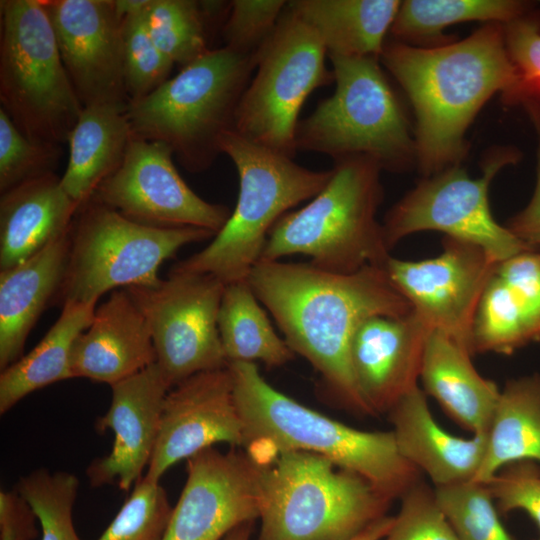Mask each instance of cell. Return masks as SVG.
Instances as JSON below:
<instances>
[{
  "label": "cell",
  "mask_w": 540,
  "mask_h": 540,
  "mask_svg": "<svg viewBox=\"0 0 540 540\" xmlns=\"http://www.w3.org/2000/svg\"><path fill=\"white\" fill-rule=\"evenodd\" d=\"M379 171L374 161L363 157L337 161L325 187L276 222L260 261L299 254L310 257L313 266L338 274L369 265L384 267L390 250L376 218L383 198Z\"/></svg>",
  "instance_id": "cell-6"
},
{
  "label": "cell",
  "mask_w": 540,
  "mask_h": 540,
  "mask_svg": "<svg viewBox=\"0 0 540 540\" xmlns=\"http://www.w3.org/2000/svg\"><path fill=\"white\" fill-rule=\"evenodd\" d=\"M253 522L241 524L230 531L223 540H250Z\"/></svg>",
  "instance_id": "cell-47"
},
{
  "label": "cell",
  "mask_w": 540,
  "mask_h": 540,
  "mask_svg": "<svg viewBox=\"0 0 540 540\" xmlns=\"http://www.w3.org/2000/svg\"><path fill=\"white\" fill-rule=\"evenodd\" d=\"M173 157L163 143L132 134L120 164L92 197L144 225L195 227L216 235L232 211L198 196L178 173Z\"/></svg>",
  "instance_id": "cell-14"
},
{
  "label": "cell",
  "mask_w": 540,
  "mask_h": 540,
  "mask_svg": "<svg viewBox=\"0 0 540 540\" xmlns=\"http://www.w3.org/2000/svg\"><path fill=\"white\" fill-rule=\"evenodd\" d=\"M149 327L156 363L169 385L228 366L218 330L225 284L208 274L173 273L151 286L124 288Z\"/></svg>",
  "instance_id": "cell-12"
},
{
  "label": "cell",
  "mask_w": 540,
  "mask_h": 540,
  "mask_svg": "<svg viewBox=\"0 0 540 540\" xmlns=\"http://www.w3.org/2000/svg\"><path fill=\"white\" fill-rule=\"evenodd\" d=\"M248 281L287 344L319 373L328 393L349 410L372 415L351 365L353 336L370 317L413 311L385 268L369 265L338 274L310 262L259 261Z\"/></svg>",
  "instance_id": "cell-1"
},
{
  "label": "cell",
  "mask_w": 540,
  "mask_h": 540,
  "mask_svg": "<svg viewBox=\"0 0 540 540\" xmlns=\"http://www.w3.org/2000/svg\"><path fill=\"white\" fill-rule=\"evenodd\" d=\"M0 102L26 137L55 145L67 142L83 110L44 0L0 2Z\"/></svg>",
  "instance_id": "cell-8"
},
{
  "label": "cell",
  "mask_w": 540,
  "mask_h": 540,
  "mask_svg": "<svg viewBox=\"0 0 540 540\" xmlns=\"http://www.w3.org/2000/svg\"><path fill=\"white\" fill-rule=\"evenodd\" d=\"M431 329L412 311L365 320L351 342V365L372 415L389 412L418 387L425 342Z\"/></svg>",
  "instance_id": "cell-20"
},
{
  "label": "cell",
  "mask_w": 540,
  "mask_h": 540,
  "mask_svg": "<svg viewBox=\"0 0 540 540\" xmlns=\"http://www.w3.org/2000/svg\"><path fill=\"white\" fill-rule=\"evenodd\" d=\"M316 32L288 6L258 53L256 73L237 109L234 131L293 158L299 112L313 90L334 80Z\"/></svg>",
  "instance_id": "cell-11"
},
{
  "label": "cell",
  "mask_w": 540,
  "mask_h": 540,
  "mask_svg": "<svg viewBox=\"0 0 540 540\" xmlns=\"http://www.w3.org/2000/svg\"><path fill=\"white\" fill-rule=\"evenodd\" d=\"M147 322L126 289H117L95 309L90 325L75 342L73 378L110 386L156 363Z\"/></svg>",
  "instance_id": "cell-21"
},
{
  "label": "cell",
  "mask_w": 540,
  "mask_h": 540,
  "mask_svg": "<svg viewBox=\"0 0 540 540\" xmlns=\"http://www.w3.org/2000/svg\"><path fill=\"white\" fill-rule=\"evenodd\" d=\"M523 5L505 0H409L400 4L392 32L402 39L432 38L451 24L474 20L511 22Z\"/></svg>",
  "instance_id": "cell-31"
},
{
  "label": "cell",
  "mask_w": 540,
  "mask_h": 540,
  "mask_svg": "<svg viewBox=\"0 0 540 540\" xmlns=\"http://www.w3.org/2000/svg\"><path fill=\"white\" fill-rule=\"evenodd\" d=\"M205 15L202 4L191 0H150L145 10L146 24L155 44L181 68L210 50Z\"/></svg>",
  "instance_id": "cell-32"
},
{
  "label": "cell",
  "mask_w": 540,
  "mask_h": 540,
  "mask_svg": "<svg viewBox=\"0 0 540 540\" xmlns=\"http://www.w3.org/2000/svg\"><path fill=\"white\" fill-rule=\"evenodd\" d=\"M472 355L447 335L431 330L425 342L420 381L425 394L472 435H487L500 390L475 369Z\"/></svg>",
  "instance_id": "cell-25"
},
{
  "label": "cell",
  "mask_w": 540,
  "mask_h": 540,
  "mask_svg": "<svg viewBox=\"0 0 540 540\" xmlns=\"http://www.w3.org/2000/svg\"><path fill=\"white\" fill-rule=\"evenodd\" d=\"M244 424L246 453L257 463L281 451L324 456L370 482L389 500L401 498L421 472L399 452L390 431H364L331 419L272 387L256 363L228 364Z\"/></svg>",
  "instance_id": "cell-3"
},
{
  "label": "cell",
  "mask_w": 540,
  "mask_h": 540,
  "mask_svg": "<svg viewBox=\"0 0 540 540\" xmlns=\"http://www.w3.org/2000/svg\"><path fill=\"white\" fill-rule=\"evenodd\" d=\"M214 236L195 227L144 225L91 197L73 220L66 270L54 301L97 302L120 287L154 285L165 260L187 244Z\"/></svg>",
  "instance_id": "cell-9"
},
{
  "label": "cell",
  "mask_w": 540,
  "mask_h": 540,
  "mask_svg": "<svg viewBox=\"0 0 540 540\" xmlns=\"http://www.w3.org/2000/svg\"><path fill=\"white\" fill-rule=\"evenodd\" d=\"M257 464V540H350L386 516L392 502L360 475L315 453L281 451Z\"/></svg>",
  "instance_id": "cell-5"
},
{
  "label": "cell",
  "mask_w": 540,
  "mask_h": 540,
  "mask_svg": "<svg viewBox=\"0 0 540 540\" xmlns=\"http://www.w3.org/2000/svg\"><path fill=\"white\" fill-rule=\"evenodd\" d=\"M399 512L381 540H457L434 488L420 480L401 498Z\"/></svg>",
  "instance_id": "cell-39"
},
{
  "label": "cell",
  "mask_w": 540,
  "mask_h": 540,
  "mask_svg": "<svg viewBox=\"0 0 540 540\" xmlns=\"http://www.w3.org/2000/svg\"><path fill=\"white\" fill-rule=\"evenodd\" d=\"M536 186L529 204L507 223V228L525 244L540 248V149L537 160Z\"/></svg>",
  "instance_id": "cell-45"
},
{
  "label": "cell",
  "mask_w": 540,
  "mask_h": 540,
  "mask_svg": "<svg viewBox=\"0 0 540 540\" xmlns=\"http://www.w3.org/2000/svg\"><path fill=\"white\" fill-rule=\"evenodd\" d=\"M540 463V375L509 380L500 390L483 461L473 480L489 483L506 466Z\"/></svg>",
  "instance_id": "cell-29"
},
{
  "label": "cell",
  "mask_w": 540,
  "mask_h": 540,
  "mask_svg": "<svg viewBox=\"0 0 540 540\" xmlns=\"http://www.w3.org/2000/svg\"><path fill=\"white\" fill-rule=\"evenodd\" d=\"M70 230L24 262L0 270L1 370L23 356L32 328L58 294L68 260Z\"/></svg>",
  "instance_id": "cell-23"
},
{
  "label": "cell",
  "mask_w": 540,
  "mask_h": 540,
  "mask_svg": "<svg viewBox=\"0 0 540 540\" xmlns=\"http://www.w3.org/2000/svg\"><path fill=\"white\" fill-rule=\"evenodd\" d=\"M97 302L67 301L41 341L27 354L1 370L0 414L30 393L73 378L71 360L76 340L90 325Z\"/></svg>",
  "instance_id": "cell-28"
},
{
  "label": "cell",
  "mask_w": 540,
  "mask_h": 540,
  "mask_svg": "<svg viewBox=\"0 0 540 540\" xmlns=\"http://www.w3.org/2000/svg\"><path fill=\"white\" fill-rule=\"evenodd\" d=\"M220 148L238 172L236 206L210 244L170 272L208 274L226 285L248 279L276 222L294 206L314 198L330 180L332 169H307L235 131L223 136Z\"/></svg>",
  "instance_id": "cell-7"
},
{
  "label": "cell",
  "mask_w": 540,
  "mask_h": 540,
  "mask_svg": "<svg viewBox=\"0 0 540 540\" xmlns=\"http://www.w3.org/2000/svg\"><path fill=\"white\" fill-rule=\"evenodd\" d=\"M284 0H234L223 28L226 47L258 56L286 8Z\"/></svg>",
  "instance_id": "cell-40"
},
{
  "label": "cell",
  "mask_w": 540,
  "mask_h": 540,
  "mask_svg": "<svg viewBox=\"0 0 540 540\" xmlns=\"http://www.w3.org/2000/svg\"><path fill=\"white\" fill-rule=\"evenodd\" d=\"M61 59L83 107L126 109L122 19L112 0H44Z\"/></svg>",
  "instance_id": "cell-17"
},
{
  "label": "cell",
  "mask_w": 540,
  "mask_h": 540,
  "mask_svg": "<svg viewBox=\"0 0 540 540\" xmlns=\"http://www.w3.org/2000/svg\"><path fill=\"white\" fill-rule=\"evenodd\" d=\"M434 492L457 540H513L486 483L472 479L434 487Z\"/></svg>",
  "instance_id": "cell-35"
},
{
  "label": "cell",
  "mask_w": 540,
  "mask_h": 540,
  "mask_svg": "<svg viewBox=\"0 0 540 540\" xmlns=\"http://www.w3.org/2000/svg\"><path fill=\"white\" fill-rule=\"evenodd\" d=\"M496 262L480 247L450 237L434 258L410 261L390 256L384 268L413 312L472 356V324Z\"/></svg>",
  "instance_id": "cell-15"
},
{
  "label": "cell",
  "mask_w": 540,
  "mask_h": 540,
  "mask_svg": "<svg viewBox=\"0 0 540 540\" xmlns=\"http://www.w3.org/2000/svg\"><path fill=\"white\" fill-rule=\"evenodd\" d=\"M394 517L384 516L350 540H381L390 530Z\"/></svg>",
  "instance_id": "cell-46"
},
{
  "label": "cell",
  "mask_w": 540,
  "mask_h": 540,
  "mask_svg": "<svg viewBox=\"0 0 540 540\" xmlns=\"http://www.w3.org/2000/svg\"><path fill=\"white\" fill-rule=\"evenodd\" d=\"M79 479L67 471L37 469L19 478L15 490L32 508L41 540H81L73 524Z\"/></svg>",
  "instance_id": "cell-33"
},
{
  "label": "cell",
  "mask_w": 540,
  "mask_h": 540,
  "mask_svg": "<svg viewBox=\"0 0 540 540\" xmlns=\"http://www.w3.org/2000/svg\"><path fill=\"white\" fill-rule=\"evenodd\" d=\"M172 508L160 483L143 475L97 540H163Z\"/></svg>",
  "instance_id": "cell-37"
},
{
  "label": "cell",
  "mask_w": 540,
  "mask_h": 540,
  "mask_svg": "<svg viewBox=\"0 0 540 540\" xmlns=\"http://www.w3.org/2000/svg\"><path fill=\"white\" fill-rule=\"evenodd\" d=\"M62 150L60 145L26 137L0 108V192L26 181L54 173Z\"/></svg>",
  "instance_id": "cell-38"
},
{
  "label": "cell",
  "mask_w": 540,
  "mask_h": 540,
  "mask_svg": "<svg viewBox=\"0 0 540 540\" xmlns=\"http://www.w3.org/2000/svg\"><path fill=\"white\" fill-rule=\"evenodd\" d=\"M503 281L524 317L532 342L540 341V253L529 250L500 262Z\"/></svg>",
  "instance_id": "cell-41"
},
{
  "label": "cell",
  "mask_w": 540,
  "mask_h": 540,
  "mask_svg": "<svg viewBox=\"0 0 540 540\" xmlns=\"http://www.w3.org/2000/svg\"><path fill=\"white\" fill-rule=\"evenodd\" d=\"M388 413L399 452L435 487L474 479L485 455L487 435L464 438L443 429L419 386Z\"/></svg>",
  "instance_id": "cell-22"
},
{
  "label": "cell",
  "mask_w": 540,
  "mask_h": 540,
  "mask_svg": "<svg viewBox=\"0 0 540 540\" xmlns=\"http://www.w3.org/2000/svg\"><path fill=\"white\" fill-rule=\"evenodd\" d=\"M396 0H294L288 8L318 35L328 55L378 58L397 15Z\"/></svg>",
  "instance_id": "cell-26"
},
{
  "label": "cell",
  "mask_w": 540,
  "mask_h": 540,
  "mask_svg": "<svg viewBox=\"0 0 540 540\" xmlns=\"http://www.w3.org/2000/svg\"><path fill=\"white\" fill-rule=\"evenodd\" d=\"M80 205L50 173L0 197V270L16 266L67 233Z\"/></svg>",
  "instance_id": "cell-24"
},
{
  "label": "cell",
  "mask_w": 540,
  "mask_h": 540,
  "mask_svg": "<svg viewBox=\"0 0 540 540\" xmlns=\"http://www.w3.org/2000/svg\"><path fill=\"white\" fill-rule=\"evenodd\" d=\"M171 386L157 363L111 385L107 412L95 422L99 433L111 430L110 452L86 469L92 487L117 485L129 491L143 476L156 443L163 403Z\"/></svg>",
  "instance_id": "cell-19"
},
{
  "label": "cell",
  "mask_w": 540,
  "mask_h": 540,
  "mask_svg": "<svg viewBox=\"0 0 540 540\" xmlns=\"http://www.w3.org/2000/svg\"><path fill=\"white\" fill-rule=\"evenodd\" d=\"M36 516L15 491H0V540H34L38 535Z\"/></svg>",
  "instance_id": "cell-44"
},
{
  "label": "cell",
  "mask_w": 540,
  "mask_h": 540,
  "mask_svg": "<svg viewBox=\"0 0 540 540\" xmlns=\"http://www.w3.org/2000/svg\"><path fill=\"white\" fill-rule=\"evenodd\" d=\"M218 330L226 360L262 362L268 368L290 362L295 353L274 330L248 279L225 285Z\"/></svg>",
  "instance_id": "cell-30"
},
{
  "label": "cell",
  "mask_w": 540,
  "mask_h": 540,
  "mask_svg": "<svg viewBox=\"0 0 540 540\" xmlns=\"http://www.w3.org/2000/svg\"><path fill=\"white\" fill-rule=\"evenodd\" d=\"M506 48L524 90L540 91V31L534 21L515 19L508 23Z\"/></svg>",
  "instance_id": "cell-43"
},
{
  "label": "cell",
  "mask_w": 540,
  "mask_h": 540,
  "mask_svg": "<svg viewBox=\"0 0 540 540\" xmlns=\"http://www.w3.org/2000/svg\"><path fill=\"white\" fill-rule=\"evenodd\" d=\"M186 461V482L163 540H221L259 518V466L246 451L209 447Z\"/></svg>",
  "instance_id": "cell-16"
},
{
  "label": "cell",
  "mask_w": 540,
  "mask_h": 540,
  "mask_svg": "<svg viewBox=\"0 0 540 540\" xmlns=\"http://www.w3.org/2000/svg\"><path fill=\"white\" fill-rule=\"evenodd\" d=\"M385 67L409 96L417 117V152L426 174L457 161L464 133L497 91H523L501 31L488 25L468 38L435 48L385 45Z\"/></svg>",
  "instance_id": "cell-2"
},
{
  "label": "cell",
  "mask_w": 540,
  "mask_h": 540,
  "mask_svg": "<svg viewBox=\"0 0 540 540\" xmlns=\"http://www.w3.org/2000/svg\"><path fill=\"white\" fill-rule=\"evenodd\" d=\"M526 463L506 466L509 469L498 472L487 485L500 511L522 510L540 530V474Z\"/></svg>",
  "instance_id": "cell-42"
},
{
  "label": "cell",
  "mask_w": 540,
  "mask_h": 540,
  "mask_svg": "<svg viewBox=\"0 0 540 540\" xmlns=\"http://www.w3.org/2000/svg\"><path fill=\"white\" fill-rule=\"evenodd\" d=\"M126 109L110 105L83 107L68 136L69 160L60 180L66 193L80 206L92 197L125 154L132 136Z\"/></svg>",
  "instance_id": "cell-27"
},
{
  "label": "cell",
  "mask_w": 540,
  "mask_h": 540,
  "mask_svg": "<svg viewBox=\"0 0 540 540\" xmlns=\"http://www.w3.org/2000/svg\"><path fill=\"white\" fill-rule=\"evenodd\" d=\"M334 94L298 123L297 150L318 152L335 162L363 157L396 169L412 152L406 119L378 58L329 55Z\"/></svg>",
  "instance_id": "cell-10"
},
{
  "label": "cell",
  "mask_w": 540,
  "mask_h": 540,
  "mask_svg": "<svg viewBox=\"0 0 540 540\" xmlns=\"http://www.w3.org/2000/svg\"><path fill=\"white\" fill-rule=\"evenodd\" d=\"M257 59L226 46L210 49L149 95L129 102L132 134L163 143L191 173L207 170L221 154L223 136L234 131Z\"/></svg>",
  "instance_id": "cell-4"
},
{
  "label": "cell",
  "mask_w": 540,
  "mask_h": 540,
  "mask_svg": "<svg viewBox=\"0 0 540 540\" xmlns=\"http://www.w3.org/2000/svg\"><path fill=\"white\" fill-rule=\"evenodd\" d=\"M514 159L512 152L498 154L487 162L482 177L476 179L453 166L422 181L386 215L382 226L388 249L412 233L433 230L482 248L496 263L535 250L498 224L489 207L492 178Z\"/></svg>",
  "instance_id": "cell-13"
},
{
  "label": "cell",
  "mask_w": 540,
  "mask_h": 540,
  "mask_svg": "<svg viewBox=\"0 0 540 540\" xmlns=\"http://www.w3.org/2000/svg\"><path fill=\"white\" fill-rule=\"evenodd\" d=\"M147 5L122 18L124 74L130 101L155 91L170 78L174 66L151 37L145 19Z\"/></svg>",
  "instance_id": "cell-36"
},
{
  "label": "cell",
  "mask_w": 540,
  "mask_h": 540,
  "mask_svg": "<svg viewBox=\"0 0 540 540\" xmlns=\"http://www.w3.org/2000/svg\"><path fill=\"white\" fill-rule=\"evenodd\" d=\"M217 443L232 447L245 444L244 424L228 366L192 375L169 390L144 476L159 482L178 461Z\"/></svg>",
  "instance_id": "cell-18"
},
{
  "label": "cell",
  "mask_w": 540,
  "mask_h": 540,
  "mask_svg": "<svg viewBox=\"0 0 540 540\" xmlns=\"http://www.w3.org/2000/svg\"><path fill=\"white\" fill-rule=\"evenodd\" d=\"M532 342L524 317L510 291L495 274L488 282L472 324V351L510 355Z\"/></svg>",
  "instance_id": "cell-34"
}]
</instances>
